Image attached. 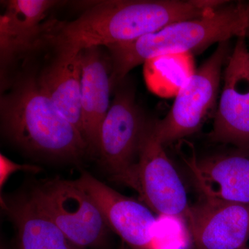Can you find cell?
Wrapping results in <instances>:
<instances>
[{
    "label": "cell",
    "instance_id": "obj_1",
    "mask_svg": "<svg viewBox=\"0 0 249 249\" xmlns=\"http://www.w3.org/2000/svg\"><path fill=\"white\" fill-rule=\"evenodd\" d=\"M76 4L82 11L76 19H51L46 32L54 42L76 51L126 43L216 9L210 0H101Z\"/></svg>",
    "mask_w": 249,
    "mask_h": 249
},
{
    "label": "cell",
    "instance_id": "obj_2",
    "mask_svg": "<svg viewBox=\"0 0 249 249\" xmlns=\"http://www.w3.org/2000/svg\"><path fill=\"white\" fill-rule=\"evenodd\" d=\"M1 91V131L14 145L31 155L73 161L89 152L83 136L60 114L27 63Z\"/></svg>",
    "mask_w": 249,
    "mask_h": 249
},
{
    "label": "cell",
    "instance_id": "obj_3",
    "mask_svg": "<svg viewBox=\"0 0 249 249\" xmlns=\"http://www.w3.org/2000/svg\"><path fill=\"white\" fill-rule=\"evenodd\" d=\"M249 30V3L228 1L201 17L173 23L131 42L107 46L111 89L141 64L165 55H189L216 42L246 36Z\"/></svg>",
    "mask_w": 249,
    "mask_h": 249
},
{
    "label": "cell",
    "instance_id": "obj_4",
    "mask_svg": "<svg viewBox=\"0 0 249 249\" xmlns=\"http://www.w3.org/2000/svg\"><path fill=\"white\" fill-rule=\"evenodd\" d=\"M114 89V100L100 130L98 153L114 181L134 189L136 168L150 121L137 105L127 77Z\"/></svg>",
    "mask_w": 249,
    "mask_h": 249
},
{
    "label": "cell",
    "instance_id": "obj_5",
    "mask_svg": "<svg viewBox=\"0 0 249 249\" xmlns=\"http://www.w3.org/2000/svg\"><path fill=\"white\" fill-rule=\"evenodd\" d=\"M27 196L77 247L103 249L107 245L109 228L92 199L74 181L56 178L42 181Z\"/></svg>",
    "mask_w": 249,
    "mask_h": 249
},
{
    "label": "cell",
    "instance_id": "obj_6",
    "mask_svg": "<svg viewBox=\"0 0 249 249\" xmlns=\"http://www.w3.org/2000/svg\"><path fill=\"white\" fill-rule=\"evenodd\" d=\"M231 53L229 40L218 44L212 55L178 89L166 116L151 121L152 133L162 145L185 138L201 128L216 102L223 67Z\"/></svg>",
    "mask_w": 249,
    "mask_h": 249
},
{
    "label": "cell",
    "instance_id": "obj_7",
    "mask_svg": "<svg viewBox=\"0 0 249 249\" xmlns=\"http://www.w3.org/2000/svg\"><path fill=\"white\" fill-rule=\"evenodd\" d=\"M134 190L149 209L160 215L185 220L191 208L182 180L164 145L152 133L151 121L136 168Z\"/></svg>",
    "mask_w": 249,
    "mask_h": 249
},
{
    "label": "cell",
    "instance_id": "obj_8",
    "mask_svg": "<svg viewBox=\"0 0 249 249\" xmlns=\"http://www.w3.org/2000/svg\"><path fill=\"white\" fill-rule=\"evenodd\" d=\"M220 99L211 142L249 148V49L247 37H237L223 75Z\"/></svg>",
    "mask_w": 249,
    "mask_h": 249
},
{
    "label": "cell",
    "instance_id": "obj_9",
    "mask_svg": "<svg viewBox=\"0 0 249 249\" xmlns=\"http://www.w3.org/2000/svg\"><path fill=\"white\" fill-rule=\"evenodd\" d=\"M42 45L47 53L42 60L31 53L23 62L31 67L37 83L60 114L85 138L80 102V51L45 36Z\"/></svg>",
    "mask_w": 249,
    "mask_h": 249
},
{
    "label": "cell",
    "instance_id": "obj_10",
    "mask_svg": "<svg viewBox=\"0 0 249 249\" xmlns=\"http://www.w3.org/2000/svg\"><path fill=\"white\" fill-rule=\"evenodd\" d=\"M92 199L109 230L130 249H157V221L151 210L121 194L88 172L75 180Z\"/></svg>",
    "mask_w": 249,
    "mask_h": 249
},
{
    "label": "cell",
    "instance_id": "obj_11",
    "mask_svg": "<svg viewBox=\"0 0 249 249\" xmlns=\"http://www.w3.org/2000/svg\"><path fill=\"white\" fill-rule=\"evenodd\" d=\"M193 184L204 199L249 205V148L183 159Z\"/></svg>",
    "mask_w": 249,
    "mask_h": 249
},
{
    "label": "cell",
    "instance_id": "obj_12",
    "mask_svg": "<svg viewBox=\"0 0 249 249\" xmlns=\"http://www.w3.org/2000/svg\"><path fill=\"white\" fill-rule=\"evenodd\" d=\"M0 16L1 76L14 72L40 44L45 35L49 11L60 1L54 0H9L3 1Z\"/></svg>",
    "mask_w": 249,
    "mask_h": 249
},
{
    "label": "cell",
    "instance_id": "obj_13",
    "mask_svg": "<svg viewBox=\"0 0 249 249\" xmlns=\"http://www.w3.org/2000/svg\"><path fill=\"white\" fill-rule=\"evenodd\" d=\"M185 222L194 249H241L249 240V205L201 198Z\"/></svg>",
    "mask_w": 249,
    "mask_h": 249
},
{
    "label": "cell",
    "instance_id": "obj_14",
    "mask_svg": "<svg viewBox=\"0 0 249 249\" xmlns=\"http://www.w3.org/2000/svg\"><path fill=\"white\" fill-rule=\"evenodd\" d=\"M80 102L85 141L97 152L100 130L109 107L111 63L101 47L80 51Z\"/></svg>",
    "mask_w": 249,
    "mask_h": 249
},
{
    "label": "cell",
    "instance_id": "obj_15",
    "mask_svg": "<svg viewBox=\"0 0 249 249\" xmlns=\"http://www.w3.org/2000/svg\"><path fill=\"white\" fill-rule=\"evenodd\" d=\"M1 204L16 228L18 249H83L41 213L27 196L1 197Z\"/></svg>",
    "mask_w": 249,
    "mask_h": 249
},
{
    "label": "cell",
    "instance_id": "obj_16",
    "mask_svg": "<svg viewBox=\"0 0 249 249\" xmlns=\"http://www.w3.org/2000/svg\"><path fill=\"white\" fill-rule=\"evenodd\" d=\"M23 171L26 173H38L42 168L37 165L19 164L4 155H0V187L2 188L8 178L16 172Z\"/></svg>",
    "mask_w": 249,
    "mask_h": 249
},
{
    "label": "cell",
    "instance_id": "obj_17",
    "mask_svg": "<svg viewBox=\"0 0 249 249\" xmlns=\"http://www.w3.org/2000/svg\"><path fill=\"white\" fill-rule=\"evenodd\" d=\"M246 37H247V38L249 39V30L248 31V32H247V36H246Z\"/></svg>",
    "mask_w": 249,
    "mask_h": 249
},
{
    "label": "cell",
    "instance_id": "obj_18",
    "mask_svg": "<svg viewBox=\"0 0 249 249\" xmlns=\"http://www.w3.org/2000/svg\"><path fill=\"white\" fill-rule=\"evenodd\" d=\"M121 249H130L129 248H128V247H124H124H122V248H121Z\"/></svg>",
    "mask_w": 249,
    "mask_h": 249
},
{
    "label": "cell",
    "instance_id": "obj_19",
    "mask_svg": "<svg viewBox=\"0 0 249 249\" xmlns=\"http://www.w3.org/2000/svg\"><path fill=\"white\" fill-rule=\"evenodd\" d=\"M241 249H249L248 248H247V247H244V248Z\"/></svg>",
    "mask_w": 249,
    "mask_h": 249
}]
</instances>
